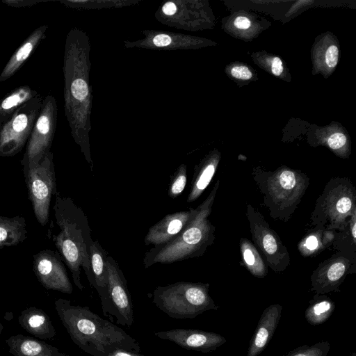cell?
<instances>
[{
  "label": "cell",
  "mask_w": 356,
  "mask_h": 356,
  "mask_svg": "<svg viewBox=\"0 0 356 356\" xmlns=\"http://www.w3.org/2000/svg\"><path fill=\"white\" fill-rule=\"evenodd\" d=\"M53 211L54 219L48 229L47 236L70 269L76 286L81 291L83 289L81 268L92 286L90 248L93 241L86 215L71 197L60 196L58 193Z\"/></svg>",
  "instance_id": "6da1fadb"
},
{
  "label": "cell",
  "mask_w": 356,
  "mask_h": 356,
  "mask_svg": "<svg viewBox=\"0 0 356 356\" xmlns=\"http://www.w3.org/2000/svg\"><path fill=\"white\" fill-rule=\"evenodd\" d=\"M55 307L73 342L91 356H108L116 349L140 351L137 340L118 326L102 318L87 306L59 298Z\"/></svg>",
  "instance_id": "7a4b0ae2"
},
{
  "label": "cell",
  "mask_w": 356,
  "mask_h": 356,
  "mask_svg": "<svg viewBox=\"0 0 356 356\" xmlns=\"http://www.w3.org/2000/svg\"><path fill=\"white\" fill-rule=\"evenodd\" d=\"M218 180L186 226L169 243L154 246L143 258L145 268L156 264H170L202 256L215 240L216 227L209 217L219 188Z\"/></svg>",
  "instance_id": "3957f363"
},
{
  "label": "cell",
  "mask_w": 356,
  "mask_h": 356,
  "mask_svg": "<svg viewBox=\"0 0 356 356\" xmlns=\"http://www.w3.org/2000/svg\"><path fill=\"white\" fill-rule=\"evenodd\" d=\"M252 176L263 195V202L271 218L288 222L300 203L309 185L304 172L282 166L275 170L255 168Z\"/></svg>",
  "instance_id": "277c9868"
},
{
  "label": "cell",
  "mask_w": 356,
  "mask_h": 356,
  "mask_svg": "<svg viewBox=\"0 0 356 356\" xmlns=\"http://www.w3.org/2000/svg\"><path fill=\"white\" fill-rule=\"evenodd\" d=\"M209 288L208 283L183 281L159 286L152 293V302L172 318H193L219 308L209 296Z\"/></svg>",
  "instance_id": "5b68a950"
},
{
  "label": "cell",
  "mask_w": 356,
  "mask_h": 356,
  "mask_svg": "<svg viewBox=\"0 0 356 356\" xmlns=\"http://www.w3.org/2000/svg\"><path fill=\"white\" fill-rule=\"evenodd\" d=\"M356 211V188L348 177L331 178L316 199L310 221L313 228L342 230Z\"/></svg>",
  "instance_id": "8992f818"
},
{
  "label": "cell",
  "mask_w": 356,
  "mask_h": 356,
  "mask_svg": "<svg viewBox=\"0 0 356 356\" xmlns=\"http://www.w3.org/2000/svg\"><path fill=\"white\" fill-rule=\"evenodd\" d=\"M35 217L41 226L49 220L51 197L57 193L54 168L50 158H44L23 171Z\"/></svg>",
  "instance_id": "52a82bcc"
},
{
  "label": "cell",
  "mask_w": 356,
  "mask_h": 356,
  "mask_svg": "<svg viewBox=\"0 0 356 356\" xmlns=\"http://www.w3.org/2000/svg\"><path fill=\"white\" fill-rule=\"evenodd\" d=\"M246 216L254 244L267 266L275 273L284 271L291 264V258L280 236L270 227L262 213L250 204L247 205Z\"/></svg>",
  "instance_id": "ba28073f"
},
{
  "label": "cell",
  "mask_w": 356,
  "mask_h": 356,
  "mask_svg": "<svg viewBox=\"0 0 356 356\" xmlns=\"http://www.w3.org/2000/svg\"><path fill=\"white\" fill-rule=\"evenodd\" d=\"M107 291L110 318L130 328L134 321L133 302L127 280L117 261L111 256L106 259Z\"/></svg>",
  "instance_id": "9c48e42d"
},
{
  "label": "cell",
  "mask_w": 356,
  "mask_h": 356,
  "mask_svg": "<svg viewBox=\"0 0 356 356\" xmlns=\"http://www.w3.org/2000/svg\"><path fill=\"white\" fill-rule=\"evenodd\" d=\"M33 270L47 289L71 294L73 287L58 251L44 249L33 256Z\"/></svg>",
  "instance_id": "30bf717a"
},
{
  "label": "cell",
  "mask_w": 356,
  "mask_h": 356,
  "mask_svg": "<svg viewBox=\"0 0 356 356\" xmlns=\"http://www.w3.org/2000/svg\"><path fill=\"white\" fill-rule=\"evenodd\" d=\"M356 264L345 256L336 252L321 262L312 272L311 291L316 294L340 291L339 286L346 276L355 273Z\"/></svg>",
  "instance_id": "8fae6325"
},
{
  "label": "cell",
  "mask_w": 356,
  "mask_h": 356,
  "mask_svg": "<svg viewBox=\"0 0 356 356\" xmlns=\"http://www.w3.org/2000/svg\"><path fill=\"white\" fill-rule=\"evenodd\" d=\"M154 335L173 342L184 349L204 353L216 350L227 341L224 337L218 333L191 328L154 332Z\"/></svg>",
  "instance_id": "7c38bea8"
},
{
  "label": "cell",
  "mask_w": 356,
  "mask_h": 356,
  "mask_svg": "<svg viewBox=\"0 0 356 356\" xmlns=\"http://www.w3.org/2000/svg\"><path fill=\"white\" fill-rule=\"evenodd\" d=\"M196 213V208L168 214L149 227L145 237L146 245L166 244L186 226Z\"/></svg>",
  "instance_id": "4fadbf2b"
},
{
  "label": "cell",
  "mask_w": 356,
  "mask_h": 356,
  "mask_svg": "<svg viewBox=\"0 0 356 356\" xmlns=\"http://www.w3.org/2000/svg\"><path fill=\"white\" fill-rule=\"evenodd\" d=\"M282 311V306L279 304L270 305L264 310L250 339L247 356H257L264 350L279 324Z\"/></svg>",
  "instance_id": "5bb4252c"
},
{
  "label": "cell",
  "mask_w": 356,
  "mask_h": 356,
  "mask_svg": "<svg viewBox=\"0 0 356 356\" xmlns=\"http://www.w3.org/2000/svg\"><path fill=\"white\" fill-rule=\"evenodd\" d=\"M107 252L97 240L93 241L90 248V261L93 277V287L97 290L102 303L104 315L110 317V306L107 291Z\"/></svg>",
  "instance_id": "9a60e30c"
},
{
  "label": "cell",
  "mask_w": 356,
  "mask_h": 356,
  "mask_svg": "<svg viewBox=\"0 0 356 356\" xmlns=\"http://www.w3.org/2000/svg\"><path fill=\"white\" fill-rule=\"evenodd\" d=\"M6 343L14 356H68L49 344L22 335L11 337Z\"/></svg>",
  "instance_id": "2e32d148"
},
{
  "label": "cell",
  "mask_w": 356,
  "mask_h": 356,
  "mask_svg": "<svg viewBox=\"0 0 356 356\" xmlns=\"http://www.w3.org/2000/svg\"><path fill=\"white\" fill-rule=\"evenodd\" d=\"M219 161L220 154H213L196 166L186 199L187 203L195 201L203 193L216 172Z\"/></svg>",
  "instance_id": "e0dca14e"
},
{
  "label": "cell",
  "mask_w": 356,
  "mask_h": 356,
  "mask_svg": "<svg viewBox=\"0 0 356 356\" xmlns=\"http://www.w3.org/2000/svg\"><path fill=\"white\" fill-rule=\"evenodd\" d=\"M19 322L24 330L35 337L46 339L56 334L49 317L44 312L35 307L23 311Z\"/></svg>",
  "instance_id": "ac0fdd59"
},
{
  "label": "cell",
  "mask_w": 356,
  "mask_h": 356,
  "mask_svg": "<svg viewBox=\"0 0 356 356\" xmlns=\"http://www.w3.org/2000/svg\"><path fill=\"white\" fill-rule=\"evenodd\" d=\"M335 230L313 228L299 242L298 250L305 257H314L332 245Z\"/></svg>",
  "instance_id": "d6986e66"
},
{
  "label": "cell",
  "mask_w": 356,
  "mask_h": 356,
  "mask_svg": "<svg viewBox=\"0 0 356 356\" xmlns=\"http://www.w3.org/2000/svg\"><path fill=\"white\" fill-rule=\"evenodd\" d=\"M26 220L20 216H0V248L15 246L27 238Z\"/></svg>",
  "instance_id": "ffe728a7"
},
{
  "label": "cell",
  "mask_w": 356,
  "mask_h": 356,
  "mask_svg": "<svg viewBox=\"0 0 356 356\" xmlns=\"http://www.w3.org/2000/svg\"><path fill=\"white\" fill-rule=\"evenodd\" d=\"M332 245L337 252L356 264V211L342 230L335 231Z\"/></svg>",
  "instance_id": "44dd1931"
},
{
  "label": "cell",
  "mask_w": 356,
  "mask_h": 356,
  "mask_svg": "<svg viewBox=\"0 0 356 356\" xmlns=\"http://www.w3.org/2000/svg\"><path fill=\"white\" fill-rule=\"evenodd\" d=\"M335 309L334 302L325 294H315L309 301L305 316L312 325H318L325 323Z\"/></svg>",
  "instance_id": "7402d4cb"
},
{
  "label": "cell",
  "mask_w": 356,
  "mask_h": 356,
  "mask_svg": "<svg viewBox=\"0 0 356 356\" xmlns=\"http://www.w3.org/2000/svg\"><path fill=\"white\" fill-rule=\"evenodd\" d=\"M239 248L244 266L254 277L264 278L268 274L267 266L258 249L245 238H241Z\"/></svg>",
  "instance_id": "603a6c76"
},
{
  "label": "cell",
  "mask_w": 356,
  "mask_h": 356,
  "mask_svg": "<svg viewBox=\"0 0 356 356\" xmlns=\"http://www.w3.org/2000/svg\"><path fill=\"white\" fill-rule=\"evenodd\" d=\"M330 349L327 341H321L314 345L299 346L282 356H327Z\"/></svg>",
  "instance_id": "cb8c5ba5"
},
{
  "label": "cell",
  "mask_w": 356,
  "mask_h": 356,
  "mask_svg": "<svg viewBox=\"0 0 356 356\" xmlns=\"http://www.w3.org/2000/svg\"><path fill=\"white\" fill-rule=\"evenodd\" d=\"M187 181L186 167L180 165L170 178L168 194L171 198L177 197L184 191Z\"/></svg>",
  "instance_id": "d4e9b609"
},
{
  "label": "cell",
  "mask_w": 356,
  "mask_h": 356,
  "mask_svg": "<svg viewBox=\"0 0 356 356\" xmlns=\"http://www.w3.org/2000/svg\"><path fill=\"white\" fill-rule=\"evenodd\" d=\"M346 136L340 132L331 134L327 139V145L329 148L343 157L346 156Z\"/></svg>",
  "instance_id": "484cf974"
},
{
  "label": "cell",
  "mask_w": 356,
  "mask_h": 356,
  "mask_svg": "<svg viewBox=\"0 0 356 356\" xmlns=\"http://www.w3.org/2000/svg\"><path fill=\"white\" fill-rule=\"evenodd\" d=\"M71 91L74 98L82 100L88 92L87 83L81 79H76L72 83Z\"/></svg>",
  "instance_id": "4316f807"
},
{
  "label": "cell",
  "mask_w": 356,
  "mask_h": 356,
  "mask_svg": "<svg viewBox=\"0 0 356 356\" xmlns=\"http://www.w3.org/2000/svg\"><path fill=\"white\" fill-rule=\"evenodd\" d=\"M325 63L330 68L336 67L339 60V49L334 44L329 46L324 55Z\"/></svg>",
  "instance_id": "83f0119b"
},
{
  "label": "cell",
  "mask_w": 356,
  "mask_h": 356,
  "mask_svg": "<svg viewBox=\"0 0 356 356\" xmlns=\"http://www.w3.org/2000/svg\"><path fill=\"white\" fill-rule=\"evenodd\" d=\"M231 74L236 79L248 80L252 77V72L250 69L243 65L234 66L231 70Z\"/></svg>",
  "instance_id": "f1b7e54d"
},
{
  "label": "cell",
  "mask_w": 356,
  "mask_h": 356,
  "mask_svg": "<svg viewBox=\"0 0 356 356\" xmlns=\"http://www.w3.org/2000/svg\"><path fill=\"white\" fill-rule=\"evenodd\" d=\"M27 117L24 114L17 115L13 123V128L17 132L22 131L27 125Z\"/></svg>",
  "instance_id": "f546056e"
},
{
  "label": "cell",
  "mask_w": 356,
  "mask_h": 356,
  "mask_svg": "<svg viewBox=\"0 0 356 356\" xmlns=\"http://www.w3.org/2000/svg\"><path fill=\"white\" fill-rule=\"evenodd\" d=\"M284 67L282 60L275 56L271 60V72L275 76H280L283 72Z\"/></svg>",
  "instance_id": "4dcf8cb0"
},
{
  "label": "cell",
  "mask_w": 356,
  "mask_h": 356,
  "mask_svg": "<svg viewBox=\"0 0 356 356\" xmlns=\"http://www.w3.org/2000/svg\"><path fill=\"white\" fill-rule=\"evenodd\" d=\"M33 45L31 43H26L22 47L19 49L16 54V58L18 61H22L25 60L29 55L32 50Z\"/></svg>",
  "instance_id": "1f68e13d"
},
{
  "label": "cell",
  "mask_w": 356,
  "mask_h": 356,
  "mask_svg": "<svg viewBox=\"0 0 356 356\" xmlns=\"http://www.w3.org/2000/svg\"><path fill=\"white\" fill-rule=\"evenodd\" d=\"M37 128L42 134H46L49 129V121L47 116H41L37 122Z\"/></svg>",
  "instance_id": "d6a6232c"
},
{
  "label": "cell",
  "mask_w": 356,
  "mask_h": 356,
  "mask_svg": "<svg viewBox=\"0 0 356 356\" xmlns=\"http://www.w3.org/2000/svg\"><path fill=\"white\" fill-rule=\"evenodd\" d=\"M153 42L157 47L168 46L171 42V38L166 34H159L153 38Z\"/></svg>",
  "instance_id": "836d02e7"
},
{
  "label": "cell",
  "mask_w": 356,
  "mask_h": 356,
  "mask_svg": "<svg viewBox=\"0 0 356 356\" xmlns=\"http://www.w3.org/2000/svg\"><path fill=\"white\" fill-rule=\"evenodd\" d=\"M234 24L238 29H247L250 26L251 23L248 17L239 16L235 19Z\"/></svg>",
  "instance_id": "e575fe53"
},
{
  "label": "cell",
  "mask_w": 356,
  "mask_h": 356,
  "mask_svg": "<svg viewBox=\"0 0 356 356\" xmlns=\"http://www.w3.org/2000/svg\"><path fill=\"white\" fill-rule=\"evenodd\" d=\"M20 101L18 95H14L7 97L2 103L1 106L4 109H8L16 105Z\"/></svg>",
  "instance_id": "d590c367"
},
{
  "label": "cell",
  "mask_w": 356,
  "mask_h": 356,
  "mask_svg": "<svg viewBox=\"0 0 356 356\" xmlns=\"http://www.w3.org/2000/svg\"><path fill=\"white\" fill-rule=\"evenodd\" d=\"M108 356H145L132 350L116 349L111 352Z\"/></svg>",
  "instance_id": "8d00e7d4"
},
{
  "label": "cell",
  "mask_w": 356,
  "mask_h": 356,
  "mask_svg": "<svg viewBox=\"0 0 356 356\" xmlns=\"http://www.w3.org/2000/svg\"><path fill=\"white\" fill-rule=\"evenodd\" d=\"M162 10L167 15H172L175 13L177 7L172 2H167L163 5Z\"/></svg>",
  "instance_id": "74e56055"
},
{
  "label": "cell",
  "mask_w": 356,
  "mask_h": 356,
  "mask_svg": "<svg viewBox=\"0 0 356 356\" xmlns=\"http://www.w3.org/2000/svg\"><path fill=\"white\" fill-rule=\"evenodd\" d=\"M350 356H356V353L355 352L352 353Z\"/></svg>",
  "instance_id": "f35d334b"
},
{
  "label": "cell",
  "mask_w": 356,
  "mask_h": 356,
  "mask_svg": "<svg viewBox=\"0 0 356 356\" xmlns=\"http://www.w3.org/2000/svg\"><path fill=\"white\" fill-rule=\"evenodd\" d=\"M1 327H1V324H0V333H1Z\"/></svg>",
  "instance_id": "ab89813d"
}]
</instances>
